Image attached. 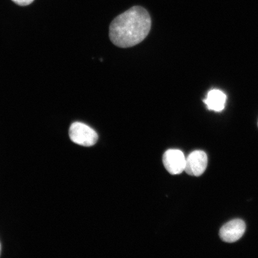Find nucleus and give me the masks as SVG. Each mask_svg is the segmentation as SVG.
I'll use <instances>...</instances> for the list:
<instances>
[{"label":"nucleus","mask_w":258,"mask_h":258,"mask_svg":"<svg viewBox=\"0 0 258 258\" xmlns=\"http://www.w3.org/2000/svg\"><path fill=\"white\" fill-rule=\"evenodd\" d=\"M227 101V96L218 89L210 90L203 102L210 111L220 112L224 110Z\"/></svg>","instance_id":"423d86ee"},{"label":"nucleus","mask_w":258,"mask_h":258,"mask_svg":"<svg viewBox=\"0 0 258 258\" xmlns=\"http://www.w3.org/2000/svg\"><path fill=\"white\" fill-rule=\"evenodd\" d=\"M1 253H2V246H1V243H0V255H1Z\"/></svg>","instance_id":"6e6552de"},{"label":"nucleus","mask_w":258,"mask_h":258,"mask_svg":"<svg viewBox=\"0 0 258 258\" xmlns=\"http://www.w3.org/2000/svg\"><path fill=\"white\" fill-rule=\"evenodd\" d=\"M12 1L16 3V5L25 6L30 5L34 2V0H12Z\"/></svg>","instance_id":"0eeeda50"},{"label":"nucleus","mask_w":258,"mask_h":258,"mask_svg":"<svg viewBox=\"0 0 258 258\" xmlns=\"http://www.w3.org/2000/svg\"><path fill=\"white\" fill-rule=\"evenodd\" d=\"M151 28V18L147 10L134 6L112 21L109 26V38L116 46L133 47L145 40Z\"/></svg>","instance_id":"f257e3e1"},{"label":"nucleus","mask_w":258,"mask_h":258,"mask_svg":"<svg viewBox=\"0 0 258 258\" xmlns=\"http://www.w3.org/2000/svg\"><path fill=\"white\" fill-rule=\"evenodd\" d=\"M164 167L172 175H179L185 171L186 158L181 151L169 150L163 157Z\"/></svg>","instance_id":"20e7f679"},{"label":"nucleus","mask_w":258,"mask_h":258,"mask_svg":"<svg viewBox=\"0 0 258 258\" xmlns=\"http://www.w3.org/2000/svg\"><path fill=\"white\" fill-rule=\"evenodd\" d=\"M246 224L241 219L228 222L221 228L219 236L227 243H234L243 236L246 231Z\"/></svg>","instance_id":"39448f33"},{"label":"nucleus","mask_w":258,"mask_h":258,"mask_svg":"<svg viewBox=\"0 0 258 258\" xmlns=\"http://www.w3.org/2000/svg\"><path fill=\"white\" fill-rule=\"evenodd\" d=\"M208 156L204 151H195L186 158L185 172L192 176H200L208 166Z\"/></svg>","instance_id":"7ed1b4c3"},{"label":"nucleus","mask_w":258,"mask_h":258,"mask_svg":"<svg viewBox=\"0 0 258 258\" xmlns=\"http://www.w3.org/2000/svg\"><path fill=\"white\" fill-rule=\"evenodd\" d=\"M69 135L73 143L84 147H91L98 141V135L89 125L81 122H75L71 125Z\"/></svg>","instance_id":"f03ea898"}]
</instances>
